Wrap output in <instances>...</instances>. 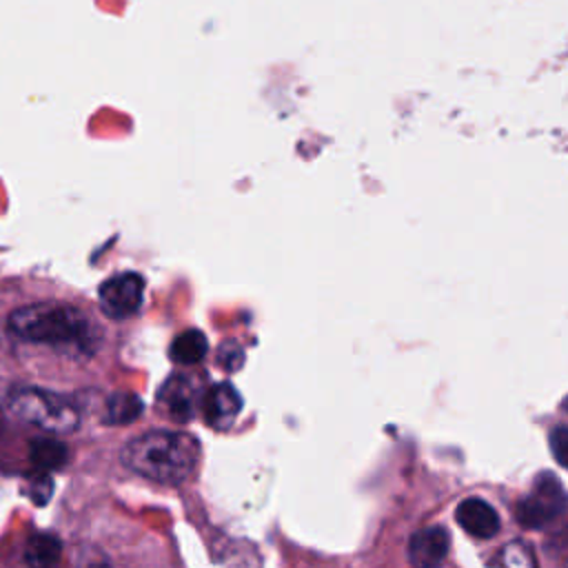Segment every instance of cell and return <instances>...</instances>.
<instances>
[{"label":"cell","instance_id":"obj_1","mask_svg":"<svg viewBox=\"0 0 568 568\" xmlns=\"http://www.w3.org/2000/svg\"><path fill=\"white\" fill-rule=\"evenodd\" d=\"M200 457L197 437L182 430H149L126 442L120 453L129 470L169 486L186 481L195 473Z\"/></svg>","mask_w":568,"mask_h":568},{"label":"cell","instance_id":"obj_2","mask_svg":"<svg viewBox=\"0 0 568 568\" xmlns=\"http://www.w3.org/2000/svg\"><path fill=\"white\" fill-rule=\"evenodd\" d=\"M9 328L27 342L51 346L82 348L93 339L89 317L64 302H36L20 306L9 315Z\"/></svg>","mask_w":568,"mask_h":568},{"label":"cell","instance_id":"obj_3","mask_svg":"<svg viewBox=\"0 0 568 568\" xmlns=\"http://www.w3.org/2000/svg\"><path fill=\"white\" fill-rule=\"evenodd\" d=\"M7 410L18 422L36 426L49 435L73 433L80 424V410L71 397L38 386L13 390L7 399Z\"/></svg>","mask_w":568,"mask_h":568},{"label":"cell","instance_id":"obj_4","mask_svg":"<svg viewBox=\"0 0 568 568\" xmlns=\"http://www.w3.org/2000/svg\"><path fill=\"white\" fill-rule=\"evenodd\" d=\"M566 490L555 475H539L532 490L517 504V519L528 528H539L566 508Z\"/></svg>","mask_w":568,"mask_h":568},{"label":"cell","instance_id":"obj_5","mask_svg":"<svg viewBox=\"0 0 568 568\" xmlns=\"http://www.w3.org/2000/svg\"><path fill=\"white\" fill-rule=\"evenodd\" d=\"M98 297H100V308L109 317H113V320L129 317V315L138 313L142 306L144 277L133 271L111 275L100 284Z\"/></svg>","mask_w":568,"mask_h":568},{"label":"cell","instance_id":"obj_6","mask_svg":"<svg viewBox=\"0 0 568 568\" xmlns=\"http://www.w3.org/2000/svg\"><path fill=\"white\" fill-rule=\"evenodd\" d=\"M242 410V397L233 384H213L202 397V415L213 428H229Z\"/></svg>","mask_w":568,"mask_h":568},{"label":"cell","instance_id":"obj_7","mask_svg":"<svg viewBox=\"0 0 568 568\" xmlns=\"http://www.w3.org/2000/svg\"><path fill=\"white\" fill-rule=\"evenodd\" d=\"M457 524L479 539H490L499 530L497 510L481 497H468L457 506Z\"/></svg>","mask_w":568,"mask_h":568},{"label":"cell","instance_id":"obj_8","mask_svg":"<svg viewBox=\"0 0 568 568\" xmlns=\"http://www.w3.org/2000/svg\"><path fill=\"white\" fill-rule=\"evenodd\" d=\"M450 548V535L442 526H428L417 530L410 537L408 555L415 566H435L439 564Z\"/></svg>","mask_w":568,"mask_h":568},{"label":"cell","instance_id":"obj_9","mask_svg":"<svg viewBox=\"0 0 568 568\" xmlns=\"http://www.w3.org/2000/svg\"><path fill=\"white\" fill-rule=\"evenodd\" d=\"M193 384L186 377H171L160 390V402L175 422H189L193 417Z\"/></svg>","mask_w":568,"mask_h":568},{"label":"cell","instance_id":"obj_10","mask_svg":"<svg viewBox=\"0 0 568 568\" xmlns=\"http://www.w3.org/2000/svg\"><path fill=\"white\" fill-rule=\"evenodd\" d=\"M209 351V342H206V335L197 328H189V331H182L173 344H171V359L178 362V364H184V366H191V364H197L204 359Z\"/></svg>","mask_w":568,"mask_h":568},{"label":"cell","instance_id":"obj_11","mask_svg":"<svg viewBox=\"0 0 568 568\" xmlns=\"http://www.w3.org/2000/svg\"><path fill=\"white\" fill-rule=\"evenodd\" d=\"M29 457L40 470L47 473V470H55V468L64 466V462L69 457V450L62 442H58L53 437H38V439L31 442Z\"/></svg>","mask_w":568,"mask_h":568},{"label":"cell","instance_id":"obj_12","mask_svg":"<svg viewBox=\"0 0 568 568\" xmlns=\"http://www.w3.org/2000/svg\"><path fill=\"white\" fill-rule=\"evenodd\" d=\"M142 399L135 393H115L106 402L104 419L109 424H131L142 413Z\"/></svg>","mask_w":568,"mask_h":568},{"label":"cell","instance_id":"obj_13","mask_svg":"<svg viewBox=\"0 0 568 568\" xmlns=\"http://www.w3.org/2000/svg\"><path fill=\"white\" fill-rule=\"evenodd\" d=\"M60 541L53 535H33L27 544L24 559L33 566H49L60 557Z\"/></svg>","mask_w":568,"mask_h":568},{"label":"cell","instance_id":"obj_14","mask_svg":"<svg viewBox=\"0 0 568 568\" xmlns=\"http://www.w3.org/2000/svg\"><path fill=\"white\" fill-rule=\"evenodd\" d=\"M550 450L555 455V459L568 468V426H557L550 433Z\"/></svg>","mask_w":568,"mask_h":568},{"label":"cell","instance_id":"obj_15","mask_svg":"<svg viewBox=\"0 0 568 568\" xmlns=\"http://www.w3.org/2000/svg\"><path fill=\"white\" fill-rule=\"evenodd\" d=\"M504 561L508 566H532L535 557L530 555V550L524 544H510L504 548Z\"/></svg>","mask_w":568,"mask_h":568}]
</instances>
